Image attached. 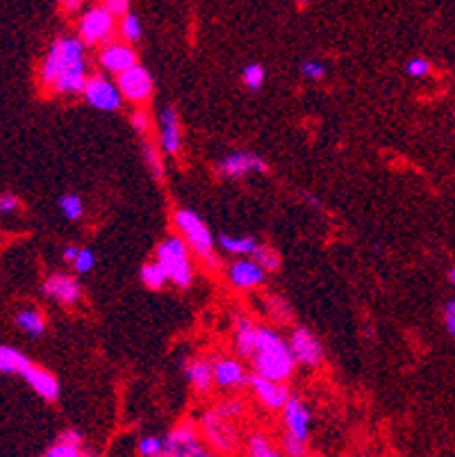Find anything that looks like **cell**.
<instances>
[{"label":"cell","instance_id":"cell-1","mask_svg":"<svg viewBox=\"0 0 455 457\" xmlns=\"http://www.w3.org/2000/svg\"><path fill=\"white\" fill-rule=\"evenodd\" d=\"M87 78V44L80 37H59L52 41L41 64L44 87L57 96H76L82 93Z\"/></svg>","mask_w":455,"mask_h":457},{"label":"cell","instance_id":"cell-2","mask_svg":"<svg viewBox=\"0 0 455 457\" xmlns=\"http://www.w3.org/2000/svg\"><path fill=\"white\" fill-rule=\"evenodd\" d=\"M250 364L255 374L267 376L273 380H287L292 378L296 369V357L292 353V346L284 337H280L271 328H258L255 344L250 348Z\"/></svg>","mask_w":455,"mask_h":457},{"label":"cell","instance_id":"cell-3","mask_svg":"<svg viewBox=\"0 0 455 457\" xmlns=\"http://www.w3.org/2000/svg\"><path fill=\"white\" fill-rule=\"evenodd\" d=\"M189 243L183 239V235H173L164 239L155 250V262L160 264L162 271L166 273L168 282H173L180 289L192 284L194 280V269H192V258H189Z\"/></svg>","mask_w":455,"mask_h":457},{"label":"cell","instance_id":"cell-4","mask_svg":"<svg viewBox=\"0 0 455 457\" xmlns=\"http://www.w3.org/2000/svg\"><path fill=\"white\" fill-rule=\"evenodd\" d=\"M173 223L180 230L183 239L189 243L200 260H203L207 267H217V255H214V239H212V232L207 228V223L200 219L194 209H178L173 214Z\"/></svg>","mask_w":455,"mask_h":457},{"label":"cell","instance_id":"cell-5","mask_svg":"<svg viewBox=\"0 0 455 457\" xmlns=\"http://www.w3.org/2000/svg\"><path fill=\"white\" fill-rule=\"evenodd\" d=\"M116 28V16L105 5H93L84 9L78 18V37L87 46H105L110 44Z\"/></svg>","mask_w":455,"mask_h":457},{"label":"cell","instance_id":"cell-6","mask_svg":"<svg viewBox=\"0 0 455 457\" xmlns=\"http://www.w3.org/2000/svg\"><path fill=\"white\" fill-rule=\"evenodd\" d=\"M82 96L87 100V105L100 112H119L125 100L119 84L112 82L105 73H93V76H89L87 84L82 89Z\"/></svg>","mask_w":455,"mask_h":457},{"label":"cell","instance_id":"cell-7","mask_svg":"<svg viewBox=\"0 0 455 457\" xmlns=\"http://www.w3.org/2000/svg\"><path fill=\"white\" fill-rule=\"evenodd\" d=\"M164 455L166 457H207L209 449L200 441L198 428L192 423H183L164 437Z\"/></svg>","mask_w":455,"mask_h":457},{"label":"cell","instance_id":"cell-8","mask_svg":"<svg viewBox=\"0 0 455 457\" xmlns=\"http://www.w3.org/2000/svg\"><path fill=\"white\" fill-rule=\"evenodd\" d=\"M232 419L224 417L219 410H209L200 419V430L205 434V441L214 446L219 453H232L237 449V434L232 428Z\"/></svg>","mask_w":455,"mask_h":457},{"label":"cell","instance_id":"cell-9","mask_svg":"<svg viewBox=\"0 0 455 457\" xmlns=\"http://www.w3.org/2000/svg\"><path fill=\"white\" fill-rule=\"evenodd\" d=\"M267 171H269V164L264 162L260 155L248 153V151L228 153L217 162V173L228 180L246 178L250 173H267Z\"/></svg>","mask_w":455,"mask_h":457},{"label":"cell","instance_id":"cell-10","mask_svg":"<svg viewBox=\"0 0 455 457\" xmlns=\"http://www.w3.org/2000/svg\"><path fill=\"white\" fill-rule=\"evenodd\" d=\"M116 84L123 93L125 100H130L132 105H142L153 96L155 82L153 76L148 73V69H144L142 64H134L132 69L123 71L116 76Z\"/></svg>","mask_w":455,"mask_h":457},{"label":"cell","instance_id":"cell-11","mask_svg":"<svg viewBox=\"0 0 455 457\" xmlns=\"http://www.w3.org/2000/svg\"><path fill=\"white\" fill-rule=\"evenodd\" d=\"M292 353L296 357V364H303L308 369H316L323 362V346L312 330L308 328H294L289 337Z\"/></svg>","mask_w":455,"mask_h":457},{"label":"cell","instance_id":"cell-12","mask_svg":"<svg viewBox=\"0 0 455 457\" xmlns=\"http://www.w3.org/2000/svg\"><path fill=\"white\" fill-rule=\"evenodd\" d=\"M248 387L262 405L269 407V410H282L284 405H287V400L292 398L289 389L284 387V380H273L267 376L253 374L248 378Z\"/></svg>","mask_w":455,"mask_h":457},{"label":"cell","instance_id":"cell-13","mask_svg":"<svg viewBox=\"0 0 455 457\" xmlns=\"http://www.w3.org/2000/svg\"><path fill=\"white\" fill-rule=\"evenodd\" d=\"M134 64H139V57H137V50L128 44V41H110L105 44L98 52V66L105 73H119L132 69Z\"/></svg>","mask_w":455,"mask_h":457},{"label":"cell","instance_id":"cell-14","mask_svg":"<svg viewBox=\"0 0 455 457\" xmlns=\"http://www.w3.org/2000/svg\"><path fill=\"white\" fill-rule=\"evenodd\" d=\"M157 130H160V148L166 155H178L183 151V130H180V116L173 105H166L157 114Z\"/></svg>","mask_w":455,"mask_h":457},{"label":"cell","instance_id":"cell-15","mask_svg":"<svg viewBox=\"0 0 455 457\" xmlns=\"http://www.w3.org/2000/svg\"><path fill=\"white\" fill-rule=\"evenodd\" d=\"M267 269L258 264L253 258H241L237 262L230 264L228 269V282L235 287V289H241V291H248V289H255L264 282L267 278Z\"/></svg>","mask_w":455,"mask_h":457},{"label":"cell","instance_id":"cell-16","mask_svg":"<svg viewBox=\"0 0 455 457\" xmlns=\"http://www.w3.org/2000/svg\"><path fill=\"white\" fill-rule=\"evenodd\" d=\"M282 421H284V428H287V434L292 437L301 439V441H308L310 439V407L305 405L301 398H289L287 405L282 407Z\"/></svg>","mask_w":455,"mask_h":457},{"label":"cell","instance_id":"cell-17","mask_svg":"<svg viewBox=\"0 0 455 457\" xmlns=\"http://www.w3.org/2000/svg\"><path fill=\"white\" fill-rule=\"evenodd\" d=\"M44 294L59 305H76L82 296V287L76 278L67 273H52L44 282Z\"/></svg>","mask_w":455,"mask_h":457},{"label":"cell","instance_id":"cell-18","mask_svg":"<svg viewBox=\"0 0 455 457\" xmlns=\"http://www.w3.org/2000/svg\"><path fill=\"white\" fill-rule=\"evenodd\" d=\"M248 374L244 364L235 357H219L214 362V382L224 389H239L248 385Z\"/></svg>","mask_w":455,"mask_h":457},{"label":"cell","instance_id":"cell-19","mask_svg":"<svg viewBox=\"0 0 455 457\" xmlns=\"http://www.w3.org/2000/svg\"><path fill=\"white\" fill-rule=\"evenodd\" d=\"M23 378H25L28 385L35 389L37 396H41V398L48 400V403L57 400V396H59V382H57L55 376L50 374V371L39 369V366H35V364H30V366L25 369Z\"/></svg>","mask_w":455,"mask_h":457},{"label":"cell","instance_id":"cell-20","mask_svg":"<svg viewBox=\"0 0 455 457\" xmlns=\"http://www.w3.org/2000/svg\"><path fill=\"white\" fill-rule=\"evenodd\" d=\"M185 376L187 382L192 385V389H196L198 394H207L212 389L214 382V362H207L203 357H196V359H189L185 364Z\"/></svg>","mask_w":455,"mask_h":457},{"label":"cell","instance_id":"cell-21","mask_svg":"<svg viewBox=\"0 0 455 457\" xmlns=\"http://www.w3.org/2000/svg\"><path fill=\"white\" fill-rule=\"evenodd\" d=\"M82 444H84L82 434L78 430H73V428H67L55 441L48 446L46 455L48 457H82L84 455Z\"/></svg>","mask_w":455,"mask_h":457},{"label":"cell","instance_id":"cell-22","mask_svg":"<svg viewBox=\"0 0 455 457\" xmlns=\"http://www.w3.org/2000/svg\"><path fill=\"white\" fill-rule=\"evenodd\" d=\"M33 364L30 357L21 353L18 348L12 346H0V374L5 376H23L25 369Z\"/></svg>","mask_w":455,"mask_h":457},{"label":"cell","instance_id":"cell-23","mask_svg":"<svg viewBox=\"0 0 455 457\" xmlns=\"http://www.w3.org/2000/svg\"><path fill=\"white\" fill-rule=\"evenodd\" d=\"M14 321H16V325L21 328V330H23L25 335H30V337H41L46 332V318L39 310H35V307L21 310Z\"/></svg>","mask_w":455,"mask_h":457},{"label":"cell","instance_id":"cell-24","mask_svg":"<svg viewBox=\"0 0 455 457\" xmlns=\"http://www.w3.org/2000/svg\"><path fill=\"white\" fill-rule=\"evenodd\" d=\"M219 246L221 250H226L230 255H241V258H250L255 248L260 246L255 237H230V235H221L219 237Z\"/></svg>","mask_w":455,"mask_h":457},{"label":"cell","instance_id":"cell-25","mask_svg":"<svg viewBox=\"0 0 455 457\" xmlns=\"http://www.w3.org/2000/svg\"><path fill=\"white\" fill-rule=\"evenodd\" d=\"M119 32H121V37L123 41H128V44H137V41L142 39L144 35V28H142V18L128 12V14H123L121 16V23H119Z\"/></svg>","mask_w":455,"mask_h":457},{"label":"cell","instance_id":"cell-26","mask_svg":"<svg viewBox=\"0 0 455 457\" xmlns=\"http://www.w3.org/2000/svg\"><path fill=\"white\" fill-rule=\"evenodd\" d=\"M139 278H142V282L148 287V289H162V287L168 282L166 273L162 271V267L157 262L144 264L142 271H139Z\"/></svg>","mask_w":455,"mask_h":457},{"label":"cell","instance_id":"cell-27","mask_svg":"<svg viewBox=\"0 0 455 457\" xmlns=\"http://www.w3.org/2000/svg\"><path fill=\"white\" fill-rule=\"evenodd\" d=\"M246 451L253 457H278L282 451L273 449V444L264 437V434H250L248 444H246Z\"/></svg>","mask_w":455,"mask_h":457},{"label":"cell","instance_id":"cell-28","mask_svg":"<svg viewBox=\"0 0 455 457\" xmlns=\"http://www.w3.org/2000/svg\"><path fill=\"white\" fill-rule=\"evenodd\" d=\"M264 80H267V71H264L262 64H246L244 71H241V82H244L248 91L262 89Z\"/></svg>","mask_w":455,"mask_h":457},{"label":"cell","instance_id":"cell-29","mask_svg":"<svg viewBox=\"0 0 455 457\" xmlns=\"http://www.w3.org/2000/svg\"><path fill=\"white\" fill-rule=\"evenodd\" d=\"M142 153H144V162L148 166V171H151L157 180H162V175H164V162H162V155L157 153V146H153L151 141H144L142 144Z\"/></svg>","mask_w":455,"mask_h":457},{"label":"cell","instance_id":"cell-30","mask_svg":"<svg viewBox=\"0 0 455 457\" xmlns=\"http://www.w3.org/2000/svg\"><path fill=\"white\" fill-rule=\"evenodd\" d=\"M59 212L64 214L69 221H80L84 214V203L78 194H64L59 198Z\"/></svg>","mask_w":455,"mask_h":457},{"label":"cell","instance_id":"cell-31","mask_svg":"<svg viewBox=\"0 0 455 457\" xmlns=\"http://www.w3.org/2000/svg\"><path fill=\"white\" fill-rule=\"evenodd\" d=\"M250 258L255 260L258 264H262L267 271H278L280 269V255L273 250L271 246H258Z\"/></svg>","mask_w":455,"mask_h":457},{"label":"cell","instance_id":"cell-32","mask_svg":"<svg viewBox=\"0 0 455 457\" xmlns=\"http://www.w3.org/2000/svg\"><path fill=\"white\" fill-rule=\"evenodd\" d=\"M137 453L144 455V457H157V455H164V439L162 437H142L137 441Z\"/></svg>","mask_w":455,"mask_h":457},{"label":"cell","instance_id":"cell-33","mask_svg":"<svg viewBox=\"0 0 455 457\" xmlns=\"http://www.w3.org/2000/svg\"><path fill=\"white\" fill-rule=\"evenodd\" d=\"M93 267H96V255H93V250L91 248H80L78 255H76V260H73V269L84 275V273L93 271Z\"/></svg>","mask_w":455,"mask_h":457},{"label":"cell","instance_id":"cell-34","mask_svg":"<svg viewBox=\"0 0 455 457\" xmlns=\"http://www.w3.org/2000/svg\"><path fill=\"white\" fill-rule=\"evenodd\" d=\"M430 71H432V64L426 57H412L405 66V73L412 78H426L430 76Z\"/></svg>","mask_w":455,"mask_h":457},{"label":"cell","instance_id":"cell-35","mask_svg":"<svg viewBox=\"0 0 455 457\" xmlns=\"http://www.w3.org/2000/svg\"><path fill=\"white\" fill-rule=\"evenodd\" d=\"M308 441H301V439H296V437H292V434H287L284 432V437H282V453L284 455H292V457H301V455H305L308 453Z\"/></svg>","mask_w":455,"mask_h":457},{"label":"cell","instance_id":"cell-36","mask_svg":"<svg viewBox=\"0 0 455 457\" xmlns=\"http://www.w3.org/2000/svg\"><path fill=\"white\" fill-rule=\"evenodd\" d=\"M301 73L308 80H323L326 78V66H323V62H319V59H305L301 64Z\"/></svg>","mask_w":455,"mask_h":457},{"label":"cell","instance_id":"cell-37","mask_svg":"<svg viewBox=\"0 0 455 457\" xmlns=\"http://www.w3.org/2000/svg\"><path fill=\"white\" fill-rule=\"evenodd\" d=\"M130 123L134 127V132L139 134V137H146L148 130H151V114H148L146 110H134L130 114Z\"/></svg>","mask_w":455,"mask_h":457},{"label":"cell","instance_id":"cell-38","mask_svg":"<svg viewBox=\"0 0 455 457\" xmlns=\"http://www.w3.org/2000/svg\"><path fill=\"white\" fill-rule=\"evenodd\" d=\"M217 410L224 414V417H228V419H237V417H241V414H244V403H241L239 398H232V400L221 403Z\"/></svg>","mask_w":455,"mask_h":457},{"label":"cell","instance_id":"cell-39","mask_svg":"<svg viewBox=\"0 0 455 457\" xmlns=\"http://www.w3.org/2000/svg\"><path fill=\"white\" fill-rule=\"evenodd\" d=\"M269 312L273 316H278L280 321H289V318H292V312H289L287 303H284L282 299H278V296H271V299H269Z\"/></svg>","mask_w":455,"mask_h":457},{"label":"cell","instance_id":"cell-40","mask_svg":"<svg viewBox=\"0 0 455 457\" xmlns=\"http://www.w3.org/2000/svg\"><path fill=\"white\" fill-rule=\"evenodd\" d=\"M444 330L451 337H455V299H451L444 305Z\"/></svg>","mask_w":455,"mask_h":457},{"label":"cell","instance_id":"cell-41","mask_svg":"<svg viewBox=\"0 0 455 457\" xmlns=\"http://www.w3.org/2000/svg\"><path fill=\"white\" fill-rule=\"evenodd\" d=\"M103 5L108 7L116 18H121L123 14L130 12V0H103Z\"/></svg>","mask_w":455,"mask_h":457},{"label":"cell","instance_id":"cell-42","mask_svg":"<svg viewBox=\"0 0 455 457\" xmlns=\"http://www.w3.org/2000/svg\"><path fill=\"white\" fill-rule=\"evenodd\" d=\"M18 207V198L14 194H3L0 196V214H9Z\"/></svg>","mask_w":455,"mask_h":457},{"label":"cell","instance_id":"cell-43","mask_svg":"<svg viewBox=\"0 0 455 457\" xmlns=\"http://www.w3.org/2000/svg\"><path fill=\"white\" fill-rule=\"evenodd\" d=\"M57 3L64 7V9H69V12H73V9H80L82 0H57Z\"/></svg>","mask_w":455,"mask_h":457},{"label":"cell","instance_id":"cell-44","mask_svg":"<svg viewBox=\"0 0 455 457\" xmlns=\"http://www.w3.org/2000/svg\"><path fill=\"white\" fill-rule=\"evenodd\" d=\"M78 250H80V248H76V246H67V248H64V260L73 264V260H76Z\"/></svg>","mask_w":455,"mask_h":457},{"label":"cell","instance_id":"cell-45","mask_svg":"<svg viewBox=\"0 0 455 457\" xmlns=\"http://www.w3.org/2000/svg\"><path fill=\"white\" fill-rule=\"evenodd\" d=\"M449 280H451L453 289H455V267H451V269H449Z\"/></svg>","mask_w":455,"mask_h":457},{"label":"cell","instance_id":"cell-46","mask_svg":"<svg viewBox=\"0 0 455 457\" xmlns=\"http://www.w3.org/2000/svg\"><path fill=\"white\" fill-rule=\"evenodd\" d=\"M292 3H296V5H299V7H305V5H310L312 0H292Z\"/></svg>","mask_w":455,"mask_h":457}]
</instances>
